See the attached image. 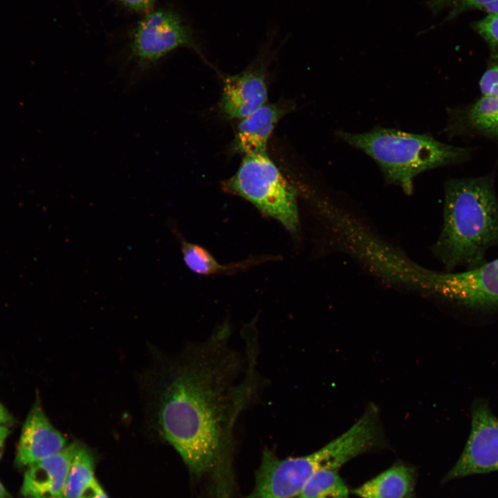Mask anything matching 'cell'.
I'll return each mask as SVG.
<instances>
[{
    "label": "cell",
    "instance_id": "6da1fadb",
    "mask_svg": "<svg viewBox=\"0 0 498 498\" xmlns=\"http://www.w3.org/2000/svg\"><path fill=\"white\" fill-rule=\"evenodd\" d=\"M255 326L243 327L237 349L225 322L164 360L153 374L155 426L196 474L210 470L225 454L239 418L264 387Z\"/></svg>",
    "mask_w": 498,
    "mask_h": 498
},
{
    "label": "cell",
    "instance_id": "7402d4cb",
    "mask_svg": "<svg viewBox=\"0 0 498 498\" xmlns=\"http://www.w3.org/2000/svg\"><path fill=\"white\" fill-rule=\"evenodd\" d=\"M80 498H109L95 479Z\"/></svg>",
    "mask_w": 498,
    "mask_h": 498
},
{
    "label": "cell",
    "instance_id": "7a4b0ae2",
    "mask_svg": "<svg viewBox=\"0 0 498 498\" xmlns=\"http://www.w3.org/2000/svg\"><path fill=\"white\" fill-rule=\"evenodd\" d=\"M443 222L432 246L448 272L485 264L498 246V198L492 176L451 178L444 186Z\"/></svg>",
    "mask_w": 498,
    "mask_h": 498
},
{
    "label": "cell",
    "instance_id": "3957f363",
    "mask_svg": "<svg viewBox=\"0 0 498 498\" xmlns=\"http://www.w3.org/2000/svg\"><path fill=\"white\" fill-rule=\"evenodd\" d=\"M338 138L362 151L378 165L387 183L400 186L407 194L419 174L464 161L468 149L441 142L427 133L418 134L376 127L353 133L336 132Z\"/></svg>",
    "mask_w": 498,
    "mask_h": 498
},
{
    "label": "cell",
    "instance_id": "ffe728a7",
    "mask_svg": "<svg viewBox=\"0 0 498 498\" xmlns=\"http://www.w3.org/2000/svg\"><path fill=\"white\" fill-rule=\"evenodd\" d=\"M479 88L484 96L498 97V63L485 71L480 79Z\"/></svg>",
    "mask_w": 498,
    "mask_h": 498
},
{
    "label": "cell",
    "instance_id": "5b68a950",
    "mask_svg": "<svg viewBox=\"0 0 498 498\" xmlns=\"http://www.w3.org/2000/svg\"><path fill=\"white\" fill-rule=\"evenodd\" d=\"M223 187L297 233L299 214L295 190L266 152L245 155L237 172L223 183Z\"/></svg>",
    "mask_w": 498,
    "mask_h": 498
},
{
    "label": "cell",
    "instance_id": "8992f818",
    "mask_svg": "<svg viewBox=\"0 0 498 498\" xmlns=\"http://www.w3.org/2000/svg\"><path fill=\"white\" fill-rule=\"evenodd\" d=\"M193 35L192 28L171 10L148 12L131 34L129 60L136 73H145L180 46L191 47L200 52Z\"/></svg>",
    "mask_w": 498,
    "mask_h": 498
},
{
    "label": "cell",
    "instance_id": "603a6c76",
    "mask_svg": "<svg viewBox=\"0 0 498 498\" xmlns=\"http://www.w3.org/2000/svg\"><path fill=\"white\" fill-rule=\"evenodd\" d=\"M13 418L8 409L0 403V426H7L13 422Z\"/></svg>",
    "mask_w": 498,
    "mask_h": 498
},
{
    "label": "cell",
    "instance_id": "ba28073f",
    "mask_svg": "<svg viewBox=\"0 0 498 498\" xmlns=\"http://www.w3.org/2000/svg\"><path fill=\"white\" fill-rule=\"evenodd\" d=\"M471 421L469 438L448 479L498 470V418L479 400L473 405Z\"/></svg>",
    "mask_w": 498,
    "mask_h": 498
},
{
    "label": "cell",
    "instance_id": "7c38bea8",
    "mask_svg": "<svg viewBox=\"0 0 498 498\" xmlns=\"http://www.w3.org/2000/svg\"><path fill=\"white\" fill-rule=\"evenodd\" d=\"M286 109L277 104H264L241 119L232 149L243 155L266 152L268 141Z\"/></svg>",
    "mask_w": 498,
    "mask_h": 498
},
{
    "label": "cell",
    "instance_id": "52a82bcc",
    "mask_svg": "<svg viewBox=\"0 0 498 498\" xmlns=\"http://www.w3.org/2000/svg\"><path fill=\"white\" fill-rule=\"evenodd\" d=\"M426 277L432 293L453 304L473 311L498 309V258L463 272Z\"/></svg>",
    "mask_w": 498,
    "mask_h": 498
},
{
    "label": "cell",
    "instance_id": "5bb4252c",
    "mask_svg": "<svg viewBox=\"0 0 498 498\" xmlns=\"http://www.w3.org/2000/svg\"><path fill=\"white\" fill-rule=\"evenodd\" d=\"M178 238L185 264L190 270L199 275L233 273L266 260V257H258L229 265H222L205 248L185 241L181 236H178Z\"/></svg>",
    "mask_w": 498,
    "mask_h": 498
},
{
    "label": "cell",
    "instance_id": "277c9868",
    "mask_svg": "<svg viewBox=\"0 0 498 498\" xmlns=\"http://www.w3.org/2000/svg\"><path fill=\"white\" fill-rule=\"evenodd\" d=\"M360 453L358 440L347 432L302 456L280 459L266 448L254 489L245 498H295L315 472L322 468L338 469Z\"/></svg>",
    "mask_w": 498,
    "mask_h": 498
},
{
    "label": "cell",
    "instance_id": "30bf717a",
    "mask_svg": "<svg viewBox=\"0 0 498 498\" xmlns=\"http://www.w3.org/2000/svg\"><path fill=\"white\" fill-rule=\"evenodd\" d=\"M78 444L71 443L57 453L28 467L21 489L24 498H64V486Z\"/></svg>",
    "mask_w": 498,
    "mask_h": 498
},
{
    "label": "cell",
    "instance_id": "e0dca14e",
    "mask_svg": "<svg viewBox=\"0 0 498 498\" xmlns=\"http://www.w3.org/2000/svg\"><path fill=\"white\" fill-rule=\"evenodd\" d=\"M466 120L477 131L498 137V97L483 95L469 109Z\"/></svg>",
    "mask_w": 498,
    "mask_h": 498
},
{
    "label": "cell",
    "instance_id": "d6986e66",
    "mask_svg": "<svg viewBox=\"0 0 498 498\" xmlns=\"http://www.w3.org/2000/svg\"><path fill=\"white\" fill-rule=\"evenodd\" d=\"M474 30L486 43L491 57L498 60V13H489L472 23Z\"/></svg>",
    "mask_w": 498,
    "mask_h": 498
},
{
    "label": "cell",
    "instance_id": "8fae6325",
    "mask_svg": "<svg viewBox=\"0 0 498 498\" xmlns=\"http://www.w3.org/2000/svg\"><path fill=\"white\" fill-rule=\"evenodd\" d=\"M267 86L260 69H250L225 79L219 108L228 119H242L267 102Z\"/></svg>",
    "mask_w": 498,
    "mask_h": 498
},
{
    "label": "cell",
    "instance_id": "9c48e42d",
    "mask_svg": "<svg viewBox=\"0 0 498 498\" xmlns=\"http://www.w3.org/2000/svg\"><path fill=\"white\" fill-rule=\"evenodd\" d=\"M64 436L50 422L39 399L28 412L17 445L15 464L28 467L62 450Z\"/></svg>",
    "mask_w": 498,
    "mask_h": 498
},
{
    "label": "cell",
    "instance_id": "9a60e30c",
    "mask_svg": "<svg viewBox=\"0 0 498 498\" xmlns=\"http://www.w3.org/2000/svg\"><path fill=\"white\" fill-rule=\"evenodd\" d=\"M337 470L334 468L317 470L295 498H348V488Z\"/></svg>",
    "mask_w": 498,
    "mask_h": 498
},
{
    "label": "cell",
    "instance_id": "ac0fdd59",
    "mask_svg": "<svg viewBox=\"0 0 498 498\" xmlns=\"http://www.w3.org/2000/svg\"><path fill=\"white\" fill-rule=\"evenodd\" d=\"M498 0H428L425 6L434 15L445 13L441 24L449 22L461 15L472 10H486Z\"/></svg>",
    "mask_w": 498,
    "mask_h": 498
},
{
    "label": "cell",
    "instance_id": "4fadbf2b",
    "mask_svg": "<svg viewBox=\"0 0 498 498\" xmlns=\"http://www.w3.org/2000/svg\"><path fill=\"white\" fill-rule=\"evenodd\" d=\"M411 470L396 465L353 490L360 498H408L412 492Z\"/></svg>",
    "mask_w": 498,
    "mask_h": 498
},
{
    "label": "cell",
    "instance_id": "2e32d148",
    "mask_svg": "<svg viewBox=\"0 0 498 498\" xmlns=\"http://www.w3.org/2000/svg\"><path fill=\"white\" fill-rule=\"evenodd\" d=\"M94 479L93 456L79 445L66 477L64 498H80Z\"/></svg>",
    "mask_w": 498,
    "mask_h": 498
},
{
    "label": "cell",
    "instance_id": "cb8c5ba5",
    "mask_svg": "<svg viewBox=\"0 0 498 498\" xmlns=\"http://www.w3.org/2000/svg\"><path fill=\"white\" fill-rule=\"evenodd\" d=\"M10 430L6 426H0V439L5 441L9 435Z\"/></svg>",
    "mask_w": 498,
    "mask_h": 498
},
{
    "label": "cell",
    "instance_id": "44dd1931",
    "mask_svg": "<svg viewBox=\"0 0 498 498\" xmlns=\"http://www.w3.org/2000/svg\"><path fill=\"white\" fill-rule=\"evenodd\" d=\"M122 5L129 9L143 12L152 8L156 0H118Z\"/></svg>",
    "mask_w": 498,
    "mask_h": 498
},
{
    "label": "cell",
    "instance_id": "d4e9b609",
    "mask_svg": "<svg viewBox=\"0 0 498 498\" xmlns=\"http://www.w3.org/2000/svg\"><path fill=\"white\" fill-rule=\"evenodd\" d=\"M0 498H13L0 481Z\"/></svg>",
    "mask_w": 498,
    "mask_h": 498
},
{
    "label": "cell",
    "instance_id": "484cf974",
    "mask_svg": "<svg viewBox=\"0 0 498 498\" xmlns=\"http://www.w3.org/2000/svg\"><path fill=\"white\" fill-rule=\"evenodd\" d=\"M4 442H5V441L0 439V459L2 455Z\"/></svg>",
    "mask_w": 498,
    "mask_h": 498
}]
</instances>
